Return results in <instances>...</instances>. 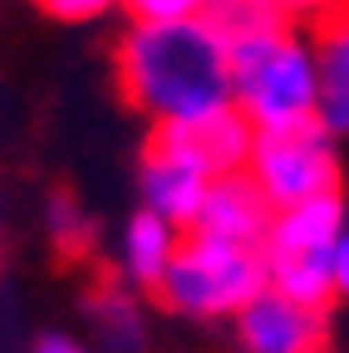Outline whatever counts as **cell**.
I'll return each mask as SVG.
<instances>
[{
  "mask_svg": "<svg viewBox=\"0 0 349 353\" xmlns=\"http://www.w3.org/2000/svg\"><path fill=\"white\" fill-rule=\"evenodd\" d=\"M118 83L158 128L202 123L232 108V50L207 15L182 25H128L118 44Z\"/></svg>",
  "mask_w": 349,
  "mask_h": 353,
  "instance_id": "1",
  "label": "cell"
},
{
  "mask_svg": "<svg viewBox=\"0 0 349 353\" xmlns=\"http://www.w3.org/2000/svg\"><path fill=\"white\" fill-rule=\"evenodd\" d=\"M232 50V108L256 132H290L315 123L320 113V79H315V44L300 30L256 34Z\"/></svg>",
  "mask_w": 349,
  "mask_h": 353,
  "instance_id": "2",
  "label": "cell"
},
{
  "mask_svg": "<svg viewBox=\"0 0 349 353\" xmlns=\"http://www.w3.org/2000/svg\"><path fill=\"white\" fill-rule=\"evenodd\" d=\"M271 290L266 280V255L251 245H227L207 236H182L178 260L162 280V304L192 319H222V314H246V309Z\"/></svg>",
  "mask_w": 349,
  "mask_h": 353,
  "instance_id": "3",
  "label": "cell"
},
{
  "mask_svg": "<svg viewBox=\"0 0 349 353\" xmlns=\"http://www.w3.org/2000/svg\"><path fill=\"white\" fill-rule=\"evenodd\" d=\"M344 236V201L320 196L290 211H276L271 236L261 245L266 255V280L276 294L305 304V309H325L334 299V250Z\"/></svg>",
  "mask_w": 349,
  "mask_h": 353,
  "instance_id": "4",
  "label": "cell"
},
{
  "mask_svg": "<svg viewBox=\"0 0 349 353\" xmlns=\"http://www.w3.org/2000/svg\"><path fill=\"white\" fill-rule=\"evenodd\" d=\"M246 176L271 201V211H290L305 201L334 196V182H339L334 143L320 123H305L290 132H256Z\"/></svg>",
  "mask_w": 349,
  "mask_h": 353,
  "instance_id": "5",
  "label": "cell"
},
{
  "mask_svg": "<svg viewBox=\"0 0 349 353\" xmlns=\"http://www.w3.org/2000/svg\"><path fill=\"white\" fill-rule=\"evenodd\" d=\"M158 152H172L182 157L187 167H197L207 182H222V176H236L246 172L251 162V148H256V128L227 108V113H211L202 123H167V128H153V143Z\"/></svg>",
  "mask_w": 349,
  "mask_h": 353,
  "instance_id": "6",
  "label": "cell"
},
{
  "mask_svg": "<svg viewBox=\"0 0 349 353\" xmlns=\"http://www.w3.org/2000/svg\"><path fill=\"white\" fill-rule=\"evenodd\" d=\"M271 201L256 192V182L246 172L236 176H222V182H211L197 221H192V236H207V241H227V245H251L261 250L271 236Z\"/></svg>",
  "mask_w": 349,
  "mask_h": 353,
  "instance_id": "7",
  "label": "cell"
},
{
  "mask_svg": "<svg viewBox=\"0 0 349 353\" xmlns=\"http://www.w3.org/2000/svg\"><path fill=\"white\" fill-rule=\"evenodd\" d=\"M241 324V343L246 353H325V309H305L276 290H266L246 314Z\"/></svg>",
  "mask_w": 349,
  "mask_h": 353,
  "instance_id": "8",
  "label": "cell"
},
{
  "mask_svg": "<svg viewBox=\"0 0 349 353\" xmlns=\"http://www.w3.org/2000/svg\"><path fill=\"white\" fill-rule=\"evenodd\" d=\"M315 25V79H320V113L315 123L330 138H349V6L310 10Z\"/></svg>",
  "mask_w": 349,
  "mask_h": 353,
  "instance_id": "9",
  "label": "cell"
},
{
  "mask_svg": "<svg viewBox=\"0 0 349 353\" xmlns=\"http://www.w3.org/2000/svg\"><path fill=\"white\" fill-rule=\"evenodd\" d=\"M138 182H143V211L162 216L167 226H192L202 201H207V192H211V182L197 167H187L172 152H158V148H148Z\"/></svg>",
  "mask_w": 349,
  "mask_h": 353,
  "instance_id": "10",
  "label": "cell"
},
{
  "mask_svg": "<svg viewBox=\"0 0 349 353\" xmlns=\"http://www.w3.org/2000/svg\"><path fill=\"white\" fill-rule=\"evenodd\" d=\"M178 245H182L178 226H167V221L153 216V211H138L128 221V231H123V275L133 285L162 290L172 260H178Z\"/></svg>",
  "mask_w": 349,
  "mask_h": 353,
  "instance_id": "11",
  "label": "cell"
},
{
  "mask_svg": "<svg viewBox=\"0 0 349 353\" xmlns=\"http://www.w3.org/2000/svg\"><path fill=\"white\" fill-rule=\"evenodd\" d=\"M202 15L211 20V30L227 44L256 39V34H276V30H295V20H305L310 10L295 6H271V0H211L202 6Z\"/></svg>",
  "mask_w": 349,
  "mask_h": 353,
  "instance_id": "12",
  "label": "cell"
},
{
  "mask_svg": "<svg viewBox=\"0 0 349 353\" xmlns=\"http://www.w3.org/2000/svg\"><path fill=\"white\" fill-rule=\"evenodd\" d=\"M94 319L104 324V334H109L118 348H133V343H138V314H133V304H128L118 290H109V294L94 299Z\"/></svg>",
  "mask_w": 349,
  "mask_h": 353,
  "instance_id": "13",
  "label": "cell"
},
{
  "mask_svg": "<svg viewBox=\"0 0 349 353\" xmlns=\"http://www.w3.org/2000/svg\"><path fill=\"white\" fill-rule=\"evenodd\" d=\"M128 15H133V25H182V20L202 15V6L197 0H133Z\"/></svg>",
  "mask_w": 349,
  "mask_h": 353,
  "instance_id": "14",
  "label": "cell"
},
{
  "mask_svg": "<svg viewBox=\"0 0 349 353\" xmlns=\"http://www.w3.org/2000/svg\"><path fill=\"white\" fill-rule=\"evenodd\" d=\"M50 221H55V241H59L64 250H79L84 241H89V221H84V211H79L69 196H59V201L50 206Z\"/></svg>",
  "mask_w": 349,
  "mask_h": 353,
  "instance_id": "15",
  "label": "cell"
},
{
  "mask_svg": "<svg viewBox=\"0 0 349 353\" xmlns=\"http://www.w3.org/2000/svg\"><path fill=\"white\" fill-rule=\"evenodd\" d=\"M39 10H45L50 20H64V25H74V20H99L109 6H104V0H45Z\"/></svg>",
  "mask_w": 349,
  "mask_h": 353,
  "instance_id": "16",
  "label": "cell"
},
{
  "mask_svg": "<svg viewBox=\"0 0 349 353\" xmlns=\"http://www.w3.org/2000/svg\"><path fill=\"white\" fill-rule=\"evenodd\" d=\"M334 294L349 299V226L339 236V250H334Z\"/></svg>",
  "mask_w": 349,
  "mask_h": 353,
  "instance_id": "17",
  "label": "cell"
},
{
  "mask_svg": "<svg viewBox=\"0 0 349 353\" xmlns=\"http://www.w3.org/2000/svg\"><path fill=\"white\" fill-rule=\"evenodd\" d=\"M35 353H84V343H74V339H64V334H50V339H39Z\"/></svg>",
  "mask_w": 349,
  "mask_h": 353,
  "instance_id": "18",
  "label": "cell"
}]
</instances>
